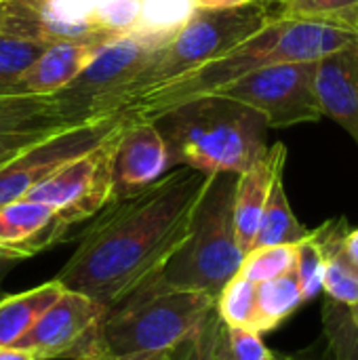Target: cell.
<instances>
[{
  "label": "cell",
  "mask_w": 358,
  "mask_h": 360,
  "mask_svg": "<svg viewBox=\"0 0 358 360\" xmlns=\"http://www.w3.org/2000/svg\"><path fill=\"white\" fill-rule=\"evenodd\" d=\"M213 175L175 167L150 188L110 202L80 234L57 281L110 308L160 272L184 245Z\"/></svg>",
  "instance_id": "6da1fadb"
},
{
  "label": "cell",
  "mask_w": 358,
  "mask_h": 360,
  "mask_svg": "<svg viewBox=\"0 0 358 360\" xmlns=\"http://www.w3.org/2000/svg\"><path fill=\"white\" fill-rule=\"evenodd\" d=\"M354 42H358L357 34L335 21L274 17L226 55L137 97L135 101H129L116 112V116L127 124L156 122L171 110L194 99L215 95L255 70L283 63L321 61L323 57Z\"/></svg>",
  "instance_id": "7a4b0ae2"
},
{
  "label": "cell",
  "mask_w": 358,
  "mask_h": 360,
  "mask_svg": "<svg viewBox=\"0 0 358 360\" xmlns=\"http://www.w3.org/2000/svg\"><path fill=\"white\" fill-rule=\"evenodd\" d=\"M154 124L165 137L171 169L190 167L207 175H241L268 150L266 118L219 95L184 103Z\"/></svg>",
  "instance_id": "3957f363"
},
{
  "label": "cell",
  "mask_w": 358,
  "mask_h": 360,
  "mask_svg": "<svg viewBox=\"0 0 358 360\" xmlns=\"http://www.w3.org/2000/svg\"><path fill=\"white\" fill-rule=\"evenodd\" d=\"M274 17V6L268 0L236 8H198L124 86L91 110V118L114 116L129 101L226 55Z\"/></svg>",
  "instance_id": "277c9868"
},
{
  "label": "cell",
  "mask_w": 358,
  "mask_h": 360,
  "mask_svg": "<svg viewBox=\"0 0 358 360\" xmlns=\"http://www.w3.org/2000/svg\"><path fill=\"white\" fill-rule=\"evenodd\" d=\"M234 173H217L203 192L188 238L167 259L156 276L162 287L198 291L217 297L243 264V249L234 230Z\"/></svg>",
  "instance_id": "5b68a950"
},
{
  "label": "cell",
  "mask_w": 358,
  "mask_h": 360,
  "mask_svg": "<svg viewBox=\"0 0 358 360\" xmlns=\"http://www.w3.org/2000/svg\"><path fill=\"white\" fill-rule=\"evenodd\" d=\"M207 293L162 287L154 278L106 310L101 350L106 354H141L173 350L213 310Z\"/></svg>",
  "instance_id": "8992f818"
},
{
  "label": "cell",
  "mask_w": 358,
  "mask_h": 360,
  "mask_svg": "<svg viewBox=\"0 0 358 360\" xmlns=\"http://www.w3.org/2000/svg\"><path fill=\"white\" fill-rule=\"evenodd\" d=\"M317 61L283 63L255 70L215 95L260 112L268 127L283 129L323 118L317 97Z\"/></svg>",
  "instance_id": "52a82bcc"
},
{
  "label": "cell",
  "mask_w": 358,
  "mask_h": 360,
  "mask_svg": "<svg viewBox=\"0 0 358 360\" xmlns=\"http://www.w3.org/2000/svg\"><path fill=\"white\" fill-rule=\"evenodd\" d=\"M124 122L93 150L65 162L23 198L49 205L72 228L95 217L112 202V160Z\"/></svg>",
  "instance_id": "ba28073f"
},
{
  "label": "cell",
  "mask_w": 358,
  "mask_h": 360,
  "mask_svg": "<svg viewBox=\"0 0 358 360\" xmlns=\"http://www.w3.org/2000/svg\"><path fill=\"white\" fill-rule=\"evenodd\" d=\"M106 306L84 293L63 289L55 304L17 340L15 348L36 360H91L101 354Z\"/></svg>",
  "instance_id": "9c48e42d"
},
{
  "label": "cell",
  "mask_w": 358,
  "mask_h": 360,
  "mask_svg": "<svg viewBox=\"0 0 358 360\" xmlns=\"http://www.w3.org/2000/svg\"><path fill=\"white\" fill-rule=\"evenodd\" d=\"M169 38L129 32L106 42L97 57L65 89L55 93L57 103L74 122L91 120V110L124 86Z\"/></svg>",
  "instance_id": "30bf717a"
},
{
  "label": "cell",
  "mask_w": 358,
  "mask_h": 360,
  "mask_svg": "<svg viewBox=\"0 0 358 360\" xmlns=\"http://www.w3.org/2000/svg\"><path fill=\"white\" fill-rule=\"evenodd\" d=\"M122 124L120 116L91 118L53 133L0 165V207L23 198L65 162L93 150Z\"/></svg>",
  "instance_id": "8fae6325"
},
{
  "label": "cell",
  "mask_w": 358,
  "mask_h": 360,
  "mask_svg": "<svg viewBox=\"0 0 358 360\" xmlns=\"http://www.w3.org/2000/svg\"><path fill=\"white\" fill-rule=\"evenodd\" d=\"M171 171L169 150L154 122L124 124L112 160V202L133 196Z\"/></svg>",
  "instance_id": "7c38bea8"
},
{
  "label": "cell",
  "mask_w": 358,
  "mask_h": 360,
  "mask_svg": "<svg viewBox=\"0 0 358 360\" xmlns=\"http://www.w3.org/2000/svg\"><path fill=\"white\" fill-rule=\"evenodd\" d=\"M68 226L44 202L19 198L0 207V257L23 262L65 240Z\"/></svg>",
  "instance_id": "4fadbf2b"
},
{
  "label": "cell",
  "mask_w": 358,
  "mask_h": 360,
  "mask_svg": "<svg viewBox=\"0 0 358 360\" xmlns=\"http://www.w3.org/2000/svg\"><path fill=\"white\" fill-rule=\"evenodd\" d=\"M110 40L53 42L2 95H55L65 89Z\"/></svg>",
  "instance_id": "5bb4252c"
},
{
  "label": "cell",
  "mask_w": 358,
  "mask_h": 360,
  "mask_svg": "<svg viewBox=\"0 0 358 360\" xmlns=\"http://www.w3.org/2000/svg\"><path fill=\"white\" fill-rule=\"evenodd\" d=\"M314 86L323 116L342 124L358 143V42L317 61Z\"/></svg>",
  "instance_id": "9a60e30c"
},
{
  "label": "cell",
  "mask_w": 358,
  "mask_h": 360,
  "mask_svg": "<svg viewBox=\"0 0 358 360\" xmlns=\"http://www.w3.org/2000/svg\"><path fill=\"white\" fill-rule=\"evenodd\" d=\"M287 158V148L285 143H274L268 148L247 171H243L236 177V188H234V230H236V240L243 253L251 251L260 219L266 207V200L270 196L272 184L276 181L279 175H283Z\"/></svg>",
  "instance_id": "2e32d148"
},
{
  "label": "cell",
  "mask_w": 358,
  "mask_h": 360,
  "mask_svg": "<svg viewBox=\"0 0 358 360\" xmlns=\"http://www.w3.org/2000/svg\"><path fill=\"white\" fill-rule=\"evenodd\" d=\"M314 232L325 259L323 293L327 295V300H333L344 306H354L358 304V270L342 249L344 234L348 232L346 221L329 219Z\"/></svg>",
  "instance_id": "e0dca14e"
},
{
  "label": "cell",
  "mask_w": 358,
  "mask_h": 360,
  "mask_svg": "<svg viewBox=\"0 0 358 360\" xmlns=\"http://www.w3.org/2000/svg\"><path fill=\"white\" fill-rule=\"evenodd\" d=\"M74 122L55 95H0V135L65 129Z\"/></svg>",
  "instance_id": "ac0fdd59"
},
{
  "label": "cell",
  "mask_w": 358,
  "mask_h": 360,
  "mask_svg": "<svg viewBox=\"0 0 358 360\" xmlns=\"http://www.w3.org/2000/svg\"><path fill=\"white\" fill-rule=\"evenodd\" d=\"M63 285L53 278L36 289L2 295L0 297V346H15L34 323L55 304V300L63 293Z\"/></svg>",
  "instance_id": "d6986e66"
},
{
  "label": "cell",
  "mask_w": 358,
  "mask_h": 360,
  "mask_svg": "<svg viewBox=\"0 0 358 360\" xmlns=\"http://www.w3.org/2000/svg\"><path fill=\"white\" fill-rule=\"evenodd\" d=\"M257 310H255V333H268L272 329H276L281 323H285L293 312H298V308L304 304V295L300 289V281L295 274V268L257 283Z\"/></svg>",
  "instance_id": "ffe728a7"
},
{
  "label": "cell",
  "mask_w": 358,
  "mask_h": 360,
  "mask_svg": "<svg viewBox=\"0 0 358 360\" xmlns=\"http://www.w3.org/2000/svg\"><path fill=\"white\" fill-rule=\"evenodd\" d=\"M308 234H310V230L304 228L298 221V217L293 215L291 205L287 200L283 175H279L276 181L272 184L270 196L266 200V207H264V213L260 219V228H257L251 249L274 247V245H298L304 238H308Z\"/></svg>",
  "instance_id": "44dd1931"
},
{
  "label": "cell",
  "mask_w": 358,
  "mask_h": 360,
  "mask_svg": "<svg viewBox=\"0 0 358 360\" xmlns=\"http://www.w3.org/2000/svg\"><path fill=\"white\" fill-rule=\"evenodd\" d=\"M171 360H234L228 325L219 319L215 306L207 319L171 350Z\"/></svg>",
  "instance_id": "7402d4cb"
},
{
  "label": "cell",
  "mask_w": 358,
  "mask_h": 360,
  "mask_svg": "<svg viewBox=\"0 0 358 360\" xmlns=\"http://www.w3.org/2000/svg\"><path fill=\"white\" fill-rule=\"evenodd\" d=\"M196 11H198L196 0H139L137 21L131 32L169 38Z\"/></svg>",
  "instance_id": "603a6c76"
},
{
  "label": "cell",
  "mask_w": 358,
  "mask_h": 360,
  "mask_svg": "<svg viewBox=\"0 0 358 360\" xmlns=\"http://www.w3.org/2000/svg\"><path fill=\"white\" fill-rule=\"evenodd\" d=\"M255 293L257 285L236 274L232 281L226 283V287L215 297V312L228 327H243L253 331L257 310Z\"/></svg>",
  "instance_id": "cb8c5ba5"
},
{
  "label": "cell",
  "mask_w": 358,
  "mask_h": 360,
  "mask_svg": "<svg viewBox=\"0 0 358 360\" xmlns=\"http://www.w3.org/2000/svg\"><path fill=\"white\" fill-rule=\"evenodd\" d=\"M323 338L333 350L335 360H358V329L352 319V308L333 300L323 308Z\"/></svg>",
  "instance_id": "d4e9b609"
},
{
  "label": "cell",
  "mask_w": 358,
  "mask_h": 360,
  "mask_svg": "<svg viewBox=\"0 0 358 360\" xmlns=\"http://www.w3.org/2000/svg\"><path fill=\"white\" fill-rule=\"evenodd\" d=\"M295 247L298 245H274L251 249L245 253L238 274L255 285L276 278L295 268Z\"/></svg>",
  "instance_id": "484cf974"
},
{
  "label": "cell",
  "mask_w": 358,
  "mask_h": 360,
  "mask_svg": "<svg viewBox=\"0 0 358 360\" xmlns=\"http://www.w3.org/2000/svg\"><path fill=\"white\" fill-rule=\"evenodd\" d=\"M49 44L32 38L0 34V95L44 53Z\"/></svg>",
  "instance_id": "4316f807"
},
{
  "label": "cell",
  "mask_w": 358,
  "mask_h": 360,
  "mask_svg": "<svg viewBox=\"0 0 358 360\" xmlns=\"http://www.w3.org/2000/svg\"><path fill=\"white\" fill-rule=\"evenodd\" d=\"M295 274L300 281L304 302H310L323 293L325 259H323V249L314 230H310L308 238H304L295 247Z\"/></svg>",
  "instance_id": "83f0119b"
},
{
  "label": "cell",
  "mask_w": 358,
  "mask_h": 360,
  "mask_svg": "<svg viewBox=\"0 0 358 360\" xmlns=\"http://www.w3.org/2000/svg\"><path fill=\"white\" fill-rule=\"evenodd\" d=\"M357 8L358 0H281L274 6V13L276 17H300L340 23L344 15Z\"/></svg>",
  "instance_id": "f1b7e54d"
},
{
  "label": "cell",
  "mask_w": 358,
  "mask_h": 360,
  "mask_svg": "<svg viewBox=\"0 0 358 360\" xmlns=\"http://www.w3.org/2000/svg\"><path fill=\"white\" fill-rule=\"evenodd\" d=\"M137 13H139V0H101L93 13H91V21L106 32L112 34H129L137 21Z\"/></svg>",
  "instance_id": "f546056e"
},
{
  "label": "cell",
  "mask_w": 358,
  "mask_h": 360,
  "mask_svg": "<svg viewBox=\"0 0 358 360\" xmlns=\"http://www.w3.org/2000/svg\"><path fill=\"white\" fill-rule=\"evenodd\" d=\"M228 340L234 360H274V352L264 344L262 335L243 329V327H228Z\"/></svg>",
  "instance_id": "4dcf8cb0"
},
{
  "label": "cell",
  "mask_w": 358,
  "mask_h": 360,
  "mask_svg": "<svg viewBox=\"0 0 358 360\" xmlns=\"http://www.w3.org/2000/svg\"><path fill=\"white\" fill-rule=\"evenodd\" d=\"M61 129H44V131H32V133H11V135H0V165L15 158L17 154H21L25 148L34 146L40 139L51 137L53 133H57Z\"/></svg>",
  "instance_id": "1f68e13d"
},
{
  "label": "cell",
  "mask_w": 358,
  "mask_h": 360,
  "mask_svg": "<svg viewBox=\"0 0 358 360\" xmlns=\"http://www.w3.org/2000/svg\"><path fill=\"white\" fill-rule=\"evenodd\" d=\"M276 360H335V356H333V350L327 344V340L321 338L319 342H314L312 346H308L295 354H283V356L276 354Z\"/></svg>",
  "instance_id": "d6a6232c"
},
{
  "label": "cell",
  "mask_w": 358,
  "mask_h": 360,
  "mask_svg": "<svg viewBox=\"0 0 358 360\" xmlns=\"http://www.w3.org/2000/svg\"><path fill=\"white\" fill-rule=\"evenodd\" d=\"M91 360H171V352H169V350H165V352L120 354V356H116V354H106V352H101V354H97L95 359H91Z\"/></svg>",
  "instance_id": "836d02e7"
},
{
  "label": "cell",
  "mask_w": 358,
  "mask_h": 360,
  "mask_svg": "<svg viewBox=\"0 0 358 360\" xmlns=\"http://www.w3.org/2000/svg\"><path fill=\"white\" fill-rule=\"evenodd\" d=\"M342 249H344L346 257L352 262V266L358 270V228H352L344 234Z\"/></svg>",
  "instance_id": "e575fe53"
},
{
  "label": "cell",
  "mask_w": 358,
  "mask_h": 360,
  "mask_svg": "<svg viewBox=\"0 0 358 360\" xmlns=\"http://www.w3.org/2000/svg\"><path fill=\"white\" fill-rule=\"evenodd\" d=\"M198 8H236V6H245L251 4L255 0H196Z\"/></svg>",
  "instance_id": "d590c367"
},
{
  "label": "cell",
  "mask_w": 358,
  "mask_h": 360,
  "mask_svg": "<svg viewBox=\"0 0 358 360\" xmlns=\"http://www.w3.org/2000/svg\"><path fill=\"white\" fill-rule=\"evenodd\" d=\"M0 360H36L30 352L15 346H0Z\"/></svg>",
  "instance_id": "8d00e7d4"
},
{
  "label": "cell",
  "mask_w": 358,
  "mask_h": 360,
  "mask_svg": "<svg viewBox=\"0 0 358 360\" xmlns=\"http://www.w3.org/2000/svg\"><path fill=\"white\" fill-rule=\"evenodd\" d=\"M17 264H19L17 259L0 257V291H2V285H4V281H6V276L13 272V268H15Z\"/></svg>",
  "instance_id": "74e56055"
},
{
  "label": "cell",
  "mask_w": 358,
  "mask_h": 360,
  "mask_svg": "<svg viewBox=\"0 0 358 360\" xmlns=\"http://www.w3.org/2000/svg\"><path fill=\"white\" fill-rule=\"evenodd\" d=\"M340 23L346 25V27H350V30L358 36V8L357 11H350L348 15H344V17L340 19Z\"/></svg>",
  "instance_id": "f35d334b"
},
{
  "label": "cell",
  "mask_w": 358,
  "mask_h": 360,
  "mask_svg": "<svg viewBox=\"0 0 358 360\" xmlns=\"http://www.w3.org/2000/svg\"><path fill=\"white\" fill-rule=\"evenodd\" d=\"M350 308H352V319H354V325H357V329H358V304L350 306Z\"/></svg>",
  "instance_id": "ab89813d"
},
{
  "label": "cell",
  "mask_w": 358,
  "mask_h": 360,
  "mask_svg": "<svg viewBox=\"0 0 358 360\" xmlns=\"http://www.w3.org/2000/svg\"><path fill=\"white\" fill-rule=\"evenodd\" d=\"M32 2H36V4H46L49 0H32Z\"/></svg>",
  "instance_id": "60d3db41"
},
{
  "label": "cell",
  "mask_w": 358,
  "mask_h": 360,
  "mask_svg": "<svg viewBox=\"0 0 358 360\" xmlns=\"http://www.w3.org/2000/svg\"><path fill=\"white\" fill-rule=\"evenodd\" d=\"M268 2H270V4H272V6H276V4H279V2H281V0H268Z\"/></svg>",
  "instance_id": "b9f144b4"
},
{
  "label": "cell",
  "mask_w": 358,
  "mask_h": 360,
  "mask_svg": "<svg viewBox=\"0 0 358 360\" xmlns=\"http://www.w3.org/2000/svg\"><path fill=\"white\" fill-rule=\"evenodd\" d=\"M274 360H276V356H274Z\"/></svg>",
  "instance_id": "7bdbcfd3"
},
{
  "label": "cell",
  "mask_w": 358,
  "mask_h": 360,
  "mask_svg": "<svg viewBox=\"0 0 358 360\" xmlns=\"http://www.w3.org/2000/svg\"><path fill=\"white\" fill-rule=\"evenodd\" d=\"M2 165H4V162H2Z\"/></svg>",
  "instance_id": "ee69618b"
}]
</instances>
